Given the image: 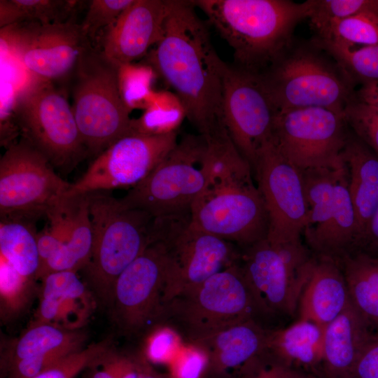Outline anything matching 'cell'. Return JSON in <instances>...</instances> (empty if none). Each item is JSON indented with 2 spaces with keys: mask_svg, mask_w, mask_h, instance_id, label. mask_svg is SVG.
Masks as SVG:
<instances>
[{
  "mask_svg": "<svg viewBox=\"0 0 378 378\" xmlns=\"http://www.w3.org/2000/svg\"><path fill=\"white\" fill-rule=\"evenodd\" d=\"M210 181L190 210V224L244 248L267 237L268 218L249 163L233 147L209 148Z\"/></svg>",
  "mask_w": 378,
  "mask_h": 378,
  "instance_id": "3",
  "label": "cell"
},
{
  "mask_svg": "<svg viewBox=\"0 0 378 378\" xmlns=\"http://www.w3.org/2000/svg\"><path fill=\"white\" fill-rule=\"evenodd\" d=\"M191 1L167 0L160 38L146 64L182 102L186 118L205 139L226 130L223 118L224 62Z\"/></svg>",
  "mask_w": 378,
  "mask_h": 378,
  "instance_id": "1",
  "label": "cell"
},
{
  "mask_svg": "<svg viewBox=\"0 0 378 378\" xmlns=\"http://www.w3.org/2000/svg\"><path fill=\"white\" fill-rule=\"evenodd\" d=\"M154 221L155 239L164 243L169 257L164 304L239 260L237 245L193 227L190 213Z\"/></svg>",
  "mask_w": 378,
  "mask_h": 378,
  "instance_id": "10",
  "label": "cell"
},
{
  "mask_svg": "<svg viewBox=\"0 0 378 378\" xmlns=\"http://www.w3.org/2000/svg\"><path fill=\"white\" fill-rule=\"evenodd\" d=\"M211 174V159L204 138L187 134L145 179L120 200L125 206L154 218L190 214Z\"/></svg>",
  "mask_w": 378,
  "mask_h": 378,
  "instance_id": "8",
  "label": "cell"
},
{
  "mask_svg": "<svg viewBox=\"0 0 378 378\" xmlns=\"http://www.w3.org/2000/svg\"><path fill=\"white\" fill-rule=\"evenodd\" d=\"M81 24L68 20L23 22L1 28V45L35 80L51 82L74 71L91 47Z\"/></svg>",
  "mask_w": 378,
  "mask_h": 378,
  "instance_id": "13",
  "label": "cell"
},
{
  "mask_svg": "<svg viewBox=\"0 0 378 378\" xmlns=\"http://www.w3.org/2000/svg\"><path fill=\"white\" fill-rule=\"evenodd\" d=\"M337 261L351 304L370 325H378V257L355 251Z\"/></svg>",
  "mask_w": 378,
  "mask_h": 378,
  "instance_id": "29",
  "label": "cell"
},
{
  "mask_svg": "<svg viewBox=\"0 0 378 378\" xmlns=\"http://www.w3.org/2000/svg\"><path fill=\"white\" fill-rule=\"evenodd\" d=\"M71 183L25 139L11 144L0 159V216L34 221L56 209Z\"/></svg>",
  "mask_w": 378,
  "mask_h": 378,
  "instance_id": "12",
  "label": "cell"
},
{
  "mask_svg": "<svg viewBox=\"0 0 378 378\" xmlns=\"http://www.w3.org/2000/svg\"><path fill=\"white\" fill-rule=\"evenodd\" d=\"M141 356L140 370L138 378H171L169 374H162L155 370L152 365Z\"/></svg>",
  "mask_w": 378,
  "mask_h": 378,
  "instance_id": "49",
  "label": "cell"
},
{
  "mask_svg": "<svg viewBox=\"0 0 378 378\" xmlns=\"http://www.w3.org/2000/svg\"><path fill=\"white\" fill-rule=\"evenodd\" d=\"M342 158L347 169L349 191L359 225L360 241L378 205V156L349 132Z\"/></svg>",
  "mask_w": 378,
  "mask_h": 378,
  "instance_id": "26",
  "label": "cell"
},
{
  "mask_svg": "<svg viewBox=\"0 0 378 378\" xmlns=\"http://www.w3.org/2000/svg\"><path fill=\"white\" fill-rule=\"evenodd\" d=\"M157 74L147 64L130 63L118 66V80L121 97L127 107L134 109L147 108L155 91L153 84Z\"/></svg>",
  "mask_w": 378,
  "mask_h": 378,
  "instance_id": "36",
  "label": "cell"
},
{
  "mask_svg": "<svg viewBox=\"0 0 378 378\" xmlns=\"http://www.w3.org/2000/svg\"><path fill=\"white\" fill-rule=\"evenodd\" d=\"M364 11L378 13V0H313L308 19L321 36L334 23Z\"/></svg>",
  "mask_w": 378,
  "mask_h": 378,
  "instance_id": "38",
  "label": "cell"
},
{
  "mask_svg": "<svg viewBox=\"0 0 378 378\" xmlns=\"http://www.w3.org/2000/svg\"><path fill=\"white\" fill-rule=\"evenodd\" d=\"M350 304L339 262L325 256L313 258L299 300L300 318L325 328Z\"/></svg>",
  "mask_w": 378,
  "mask_h": 378,
  "instance_id": "22",
  "label": "cell"
},
{
  "mask_svg": "<svg viewBox=\"0 0 378 378\" xmlns=\"http://www.w3.org/2000/svg\"><path fill=\"white\" fill-rule=\"evenodd\" d=\"M233 50L234 66L260 74L293 44L296 26L308 18L313 0H195Z\"/></svg>",
  "mask_w": 378,
  "mask_h": 378,
  "instance_id": "2",
  "label": "cell"
},
{
  "mask_svg": "<svg viewBox=\"0 0 378 378\" xmlns=\"http://www.w3.org/2000/svg\"><path fill=\"white\" fill-rule=\"evenodd\" d=\"M343 114L352 132L378 156V109L354 95L345 105Z\"/></svg>",
  "mask_w": 378,
  "mask_h": 378,
  "instance_id": "40",
  "label": "cell"
},
{
  "mask_svg": "<svg viewBox=\"0 0 378 378\" xmlns=\"http://www.w3.org/2000/svg\"><path fill=\"white\" fill-rule=\"evenodd\" d=\"M107 192L87 194L93 240L90 260L83 270L96 296L111 304L119 275L155 239L154 217L125 206Z\"/></svg>",
  "mask_w": 378,
  "mask_h": 378,
  "instance_id": "4",
  "label": "cell"
},
{
  "mask_svg": "<svg viewBox=\"0 0 378 378\" xmlns=\"http://www.w3.org/2000/svg\"><path fill=\"white\" fill-rule=\"evenodd\" d=\"M343 112L323 107L279 111L272 139L282 155L300 170L337 167L348 135Z\"/></svg>",
  "mask_w": 378,
  "mask_h": 378,
  "instance_id": "14",
  "label": "cell"
},
{
  "mask_svg": "<svg viewBox=\"0 0 378 378\" xmlns=\"http://www.w3.org/2000/svg\"><path fill=\"white\" fill-rule=\"evenodd\" d=\"M324 327L299 318L282 329L269 330L265 354L274 360L313 366L323 360Z\"/></svg>",
  "mask_w": 378,
  "mask_h": 378,
  "instance_id": "27",
  "label": "cell"
},
{
  "mask_svg": "<svg viewBox=\"0 0 378 378\" xmlns=\"http://www.w3.org/2000/svg\"><path fill=\"white\" fill-rule=\"evenodd\" d=\"M186 118L184 106L172 92L160 90L155 94L143 113L133 119L135 134L160 135L177 132Z\"/></svg>",
  "mask_w": 378,
  "mask_h": 378,
  "instance_id": "34",
  "label": "cell"
},
{
  "mask_svg": "<svg viewBox=\"0 0 378 378\" xmlns=\"http://www.w3.org/2000/svg\"><path fill=\"white\" fill-rule=\"evenodd\" d=\"M134 0H92L89 4L83 22L84 33L90 39L99 31L111 27Z\"/></svg>",
  "mask_w": 378,
  "mask_h": 378,
  "instance_id": "43",
  "label": "cell"
},
{
  "mask_svg": "<svg viewBox=\"0 0 378 378\" xmlns=\"http://www.w3.org/2000/svg\"><path fill=\"white\" fill-rule=\"evenodd\" d=\"M111 348L108 341H102L69 354L32 378H75Z\"/></svg>",
  "mask_w": 378,
  "mask_h": 378,
  "instance_id": "41",
  "label": "cell"
},
{
  "mask_svg": "<svg viewBox=\"0 0 378 378\" xmlns=\"http://www.w3.org/2000/svg\"><path fill=\"white\" fill-rule=\"evenodd\" d=\"M37 234L33 221L1 218L0 258L20 275L36 279L40 267Z\"/></svg>",
  "mask_w": 378,
  "mask_h": 378,
  "instance_id": "30",
  "label": "cell"
},
{
  "mask_svg": "<svg viewBox=\"0 0 378 378\" xmlns=\"http://www.w3.org/2000/svg\"><path fill=\"white\" fill-rule=\"evenodd\" d=\"M349 378H378V337L375 335L362 350Z\"/></svg>",
  "mask_w": 378,
  "mask_h": 378,
  "instance_id": "45",
  "label": "cell"
},
{
  "mask_svg": "<svg viewBox=\"0 0 378 378\" xmlns=\"http://www.w3.org/2000/svg\"><path fill=\"white\" fill-rule=\"evenodd\" d=\"M251 378H318L273 360L269 365H260Z\"/></svg>",
  "mask_w": 378,
  "mask_h": 378,
  "instance_id": "46",
  "label": "cell"
},
{
  "mask_svg": "<svg viewBox=\"0 0 378 378\" xmlns=\"http://www.w3.org/2000/svg\"><path fill=\"white\" fill-rule=\"evenodd\" d=\"M375 335L378 337V332L375 334Z\"/></svg>",
  "mask_w": 378,
  "mask_h": 378,
  "instance_id": "50",
  "label": "cell"
},
{
  "mask_svg": "<svg viewBox=\"0 0 378 378\" xmlns=\"http://www.w3.org/2000/svg\"><path fill=\"white\" fill-rule=\"evenodd\" d=\"M344 167V162L337 167L300 170L308 208L303 234L320 228L331 216L335 203L337 183Z\"/></svg>",
  "mask_w": 378,
  "mask_h": 378,
  "instance_id": "31",
  "label": "cell"
},
{
  "mask_svg": "<svg viewBox=\"0 0 378 378\" xmlns=\"http://www.w3.org/2000/svg\"><path fill=\"white\" fill-rule=\"evenodd\" d=\"M169 365L171 378H206L209 357L207 351L197 344H184Z\"/></svg>",
  "mask_w": 378,
  "mask_h": 378,
  "instance_id": "44",
  "label": "cell"
},
{
  "mask_svg": "<svg viewBox=\"0 0 378 378\" xmlns=\"http://www.w3.org/2000/svg\"><path fill=\"white\" fill-rule=\"evenodd\" d=\"M356 251L378 257V205L365 227Z\"/></svg>",
  "mask_w": 378,
  "mask_h": 378,
  "instance_id": "47",
  "label": "cell"
},
{
  "mask_svg": "<svg viewBox=\"0 0 378 378\" xmlns=\"http://www.w3.org/2000/svg\"><path fill=\"white\" fill-rule=\"evenodd\" d=\"M14 112L23 139L52 167L71 169L88 153L71 106L52 82L35 80L19 97Z\"/></svg>",
  "mask_w": 378,
  "mask_h": 378,
  "instance_id": "11",
  "label": "cell"
},
{
  "mask_svg": "<svg viewBox=\"0 0 378 378\" xmlns=\"http://www.w3.org/2000/svg\"><path fill=\"white\" fill-rule=\"evenodd\" d=\"M85 335L52 323L32 324L1 358L8 378H32L83 349Z\"/></svg>",
  "mask_w": 378,
  "mask_h": 378,
  "instance_id": "20",
  "label": "cell"
},
{
  "mask_svg": "<svg viewBox=\"0 0 378 378\" xmlns=\"http://www.w3.org/2000/svg\"><path fill=\"white\" fill-rule=\"evenodd\" d=\"M118 66L91 46L74 70L71 108L88 153L97 156L118 139L135 134L121 97Z\"/></svg>",
  "mask_w": 378,
  "mask_h": 378,
  "instance_id": "7",
  "label": "cell"
},
{
  "mask_svg": "<svg viewBox=\"0 0 378 378\" xmlns=\"http://www.w3.org/2000/svg\"><path fill=\"white\" fill-rule=\"evenodd\" d=\"M140 361V355L121 354L111 347L85 370L86 378H138Z\"/></svg>",
  "mask_w": 378,
  "mask_h": 378,
  "instance_id": "42",
  "label": "cell"
},
{
  "mask_svg": "<svg viewBox=\"0 0 378 378\" xmlns=\"http://www.w3.org/2000/svg\"><path fill=\"white\" fill-rule=\"evenodd\" d=\"M253 172L267 214V239L273 244L301 239L308 216L301 171L282 155L272 136L259 148Z\"/></svg>",
  "mask_w": 378,
  "mask_h": 378,
  "instance_id": "15",
  "label": "cell"
},
{
  "mask_svg": "<svg viewBox=\"0 0 378 378\" xmlns=\"http://www.w3.org/2000/svg\"><path fill=\"white\" fill-rule=\"evenodd\" d=\"M355 97L378 109V82L360 86L356 90Z\"/></svg>",
  "mask_w": 378,
  "mask_h": 378,
  "instance_id": "48",
  "label": "cell"
},
{
  "mask_svg": "<svg viewBox=\"0 0 378 378\" xmlns=\"http://www.w3.org/2000/svg\"><path fill=\"white\" fill-rule=\"evenodd\" d=\"M268 331L257 319H249L193 344L208 353L206 378H231L240 368L253 373L264 357Z\"/></svg>",
  "mask_w": 378,
  "mask_h": 378,
  "instance_id": "21",
  "label": "cell"
},
{
  "mask_svg": "<svg viewBox=\"0 0 378 378\" xmlns=\"http://www.w3.org/2000/svg\"><path fill=\"white\" fill-rule=\"evenodd\" d=\"M312 258L301 239L273 244L265 238L241 248L239 265L260 315L294 314Z\"/></svg>",
  "mask_w": 378,
  "mask_h": 378,
  "instance_id": "9",
  "label": "cell"
},
{
  "mask_svg": "<svg viewBox=\"0 0 378 378\" xmlns=\"http://www.w3.org/2000/svg\"><path fill=\"white\" fill-rule=\"evenodd\" d=\"M277 113L258 74L225 64L223 71L224 125L252 172L259 148L272 136Z\"/></svg>",
  "mask_w": 378,
  "mask_h": 378,
  "instance_id": "18",
  "label": "cell"
},
{
  "mask_svg": "<svg viewBox=\"0 0 378 378\" xmlns=\"http://www.w3.org/2000/svg\"><path fill=\"white\" fill-rule=\"evenodd\" d=\"M178 141L177 132L122 137L96 156L82 176L71 183L66 196L134 187L155 169Z\"/></svg>",
  "mask_w": 378,
  "mask_h": 378,
  "instance_id": "17",
  "label": "cell"
},
{
  "mask_svg": "<svg viewBox=\"0 0 378 378\" xmlns=\"http://www.w3.org/2000/svg\"><path fill=\"white\" fill-rule=\"evenodd\" d=\"M258 315L238 261L164 303L156 325L170 326L184 344H193Z\"/></svg>",
  "mask_w": 378,
  "mask_h": 378,
  "instance_id": "5",
  "label": "cell"
},
{
  "mask_svg": "<svg viewBox=\"0 0 378 378\" xmlns=\"http://www.w3.org/2000/svg\"><path fill=\"white\" fill-rule=\"evenodd\" d=\"M304 236L317 256L338 260L344 255L356 250L360 230L349 191L346 165L337 183L335 203L331 216L320 228Z\"/></svg>",
  "mask_w": 378,
  "mask_h": 378,
  "instance_id": "24",
  "label": "cell"
},
{
  "mask_svg": "<svg viewBox=\"0 0 378 378\" xmlns=\"http://www.w3.org/2000/svg\"><path fill=\"white\" fill-rule=\"evenodd\" d=\"M77 201L66 239L56 254L41 266L36 279L61 271L78 272L88 262L92 248V228L87 194Z\"/></svg>",
  "mask_w": 378,
  "mask_h": 378,
  "instance_id": "28",
  "label": "cell"
},
{
  "mask_svg": "<svg viewBox=\"0 0 378 378\" xmlns=\"http://www.w3.org/2000/svg\"><path fill=\"white\" fill-rule=\"evenodd\" d=\"M39 304L33 324L62 322L76 330L88 316V291L76 272L50 273L41 279Z\"/></svg>",
  "mask_w": 378,
  "mask_h": 378,
  "instance_id": "23",
  "label": "cell"
},
{
  "mask_svg": "<svg viewBox=\"0 0 378 378\" xmlns=\"http://www.w3.org/2000/svg\"><path fill=\"white\" fill-rule=\"evenodd\" d=\"M258 74L278 112L304 107L343 112L356 90L333 59L312 42L293 44Z\"/></svg>",
  "mask_w": 378,
  "mask_h": 378,
  "instance_id": "6",
  "label": "cell"
},
{
  "mask_svg": "<svg viewBox=\"0 0 378 378\" xmlns=\"http://www.w3.org/2000/svg\"><path fill=\"white\" fill-rule=\"evenodd\" d=\"M167 0H134L105 29L102 54L120 66L146 57L160 38Z\"/></svg>",
  "mask_w": 378,
  "mask_h": 378,
  "instance_id": "19",
  "label": "cell"
},
{
  "mask_svg": "<svg viewBox=\"0 0 378 378\" xmlns=\"http://www.w3.org/2000/svg\"><path fill=\"white\" fill-rule=\"evenodd\" d=\"M78 2L66 0H1L0 27L23 22L41 24L65 22Z\"/></svg>",
  "mask_w": 378,
  "mask_h": 378,
  "instance_id": "33",
  "label": "cell"
},
{
  "mask_svg": "<svg viewBox=\"0 0 378 378\" xmlns=\"http://www.w3.org/2000/svg\"><path fill=\"white\" fill-rule=\"evenodd\" d=\"M168 269L166 246L156 241L119 275L110 306L125 334H137L157 324L164 305Z\"/></svg>",
  "mask_w": 378,
  "mask_h": 378,
  "instance_id": "16",
  "label": "cell"
},
{
  "mask_svg": "<svg viewBox=\"0 0 378 378\" xmlns=\"http://www.w3.org/2000/svg\"><path fill=\"white\" fill-rule=\"evenodd\" d=\"M369 326L351 303L325 327L322 362L329 374L349 377L360 354L373 335Z\"/></svg>",
  "mask_w": 378,
  "mask_h": 378,
  "instance_id": "25",
  "label": "cell"
},
{
  "mask_svg": "<svg viewBox=\"0 0 378 378\" xmlns=\"http://www.w3.org/2000/svg\"><path fill=\"white\" fill-rule=\"evenodd\" d=\"M36 279L20 275L0 258V313L4 320L14 318L24 312L36 292Z\"/></svg>",
  "mask_w": 378,
  "mask_h": 378,
  "instance_id": "35",
  "label": "cell"
},
{
  "mask_svg": "<svg viewBox=\"0 0 378 378\" xmlns=\"http://www.w3.org/2000/svg\"><path fill=\"white\" fill-rule=\"evenodd\" d=\"M321 38L348 45H378V13L364 11L332 24Z\"/></svg>",
  "mask_w": 378,
  "mask_h": 378,
  "instance_id": "37",
  "label": "cell"
},
{
  "mask_svg": "<svg viewBox=\"0 0 378 378\" xmlns=\"http://www.w3.org/2000/svg\"><path fill=\"white\" fill-rule=\"evenodd\" d=\"M184 345L178 333L167 325H156L147 331L141 355L150 365H169Z\"/></svg>",
  "mask_w": 378,
  "mask_h": 378,
  "instance_id": "39",
  "label": "cell"
},
{
  "mask_svg": "<svg viewBox=\"0 0 378 378\" xmlns=\"http://www.w3.org/2000/svg\"><path fill=\"white\" fill-rule=\"evenodd\" d=\"M311 42L333 59L356 87L378 82V45L358 48L318 37Z\"/></svg>",
  "mask_w": 378,
  "mask_h": 378,
  "instance_id": "32",
  "label": "cell"
}]
</instances>
